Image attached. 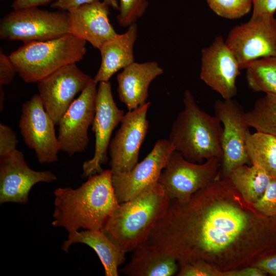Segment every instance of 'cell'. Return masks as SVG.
I'll return each mask as SVG.
<instances>
[{
  "label": "cell",
  "mask_w": 276,
  "mask_h": 276,
  "mask_svg": "<svg viewBox=\"0 0 276 276\" xmlns=\"http://www.w3.org/2000/svg\"><path fill=\"white\" fill-rule=\"evenodd\" d=\"M125 114L113 98L109 81L99 82L96 100V111L92 123L95 135L93 157L82 166V176L89 177L102 172L101 166L108 159L107 153L112 133L121 123Z\"/></svg>",
  "instance_id": "14"
},
{
  "label": "cell",
  "mask_w": 276,
  "mask_h": 276,
  "mask_svg": "<svg viewBox=\"0 0 276 276\" xmlns=\"http://www.w3.org/2000/svg\"><path fill=\"white\" fill-rule=\"evenodd\" d=\"M252 266L262 269L267 274L276 276V252L264 257Z\"/></svg>",
  "instance_id": "35"
},
{
  "label": "cell",
  "mask_w": 276,
  "mask_h": 276,
  "mask_svg": "<svg viewBox=\"0 0 276 276\" xmlns=\"http://www.w3.org/2000/svg\"><path fill=\"white\" fill-rule=\"evenodd\" d=\"M170 200L157 182L135 197L120 203L102 230L126 252L132 251L148 240Z\"/></svg>",
  "instance_id": "3"
},
{
  "label": "cell",
  "mask_w": 276,
  "mask_h": 276,
  "mask_svg": "<svg viewBox=\"0 0 276 276\" xmlns=\"http://www.w3.org/2000/svg\"><path fill=\"white\" fill-rule=\"evenodd\" d=\"M119 8L117 21L120 26L129 27L136 24L148 7V0H118Z\"/></svg>",
  "instance_id": "28"
},
{
  "label": "cell",
  "mask_w": 276,
  "mask_h": 276,
  "mask_svg": "<svg viewBox=\"0 0 276 276\" xmlns=\"http://www.w3.org/2000/svg\"><path fill=\"white\" fill-rule=\"evenodd\" d=\"M263 215L276 217V178H272L263 195L254 204Z\"/></svg>",
  "instance_id": "30"
},
{
  "label": "cell",
  "mask_w": 276,
  "mask_h": 276,
  "mask_svg": "<svg viewBox=\"0 0 276 276\" xmlns=\"http://www.w3.org/2000/svg\"><path fill=\"white\" fill-rule=\"evenodd\" d=\"M245 117L249 127L276 136V95L265 94L257 100Z\"/></svg>",
  "instance_id": "26"
},
{
  "label": "cell",
  "mask_w": 276,
  "mask_h": 276,
  "mask_svg": "<svg viewBox=\"0 0 276 276\" xmlns=\"http://www.w3.org/2000/svg\"><path fill=\"white\" fill-rule=\"evenodd\" d=\"M246 151L251 165L263 169L276 178V136L258 132L250 133L246 140Z\"/></svg>",
  "instance_id": "24"
},
{
  "label": "cell",
  "mask_w": 276,
  "mask_h": 276,
  "mask_svg": "<svg viewBox=\"0 0 276 276\" xmlns=\"http://www.w3.org/2000/svg\"><path fill=\"white\" fill-rule=\"evenodd\" d=\"M71 33L66 11H49L32 7L13 10L0 21V39L24 43L45 41Z\"/></svg>",
  "instance_id": "6"
},
{
  "label": "cell",
  "mask_w": 276,
  "mask_h": 276,
  "mask_svg": "<svg viewBox=\"0 0 276 276\" xmlns=\"http://www.w3.org/2000/svg\"><path fill=\"white\" fill-rule=\"evenodd\" d=\"M57 179L49 171H37L28 165L22 152L16 149L0 158V203L26 204L32 187L39 182L51 183Z\"/></svg>",
  "instance_id": "17"
},
{
  "label": "cell",
  "mask_w": 276,
  "mask_h": 276,
  "mask_svg": "<svg viewBox=\"0 0 276 276\" xmlns=\"http://www.w3.org/2000/svg\"><path fill=\"white\" fill-rule=\"evenodd\" d=\"M86 41L72 33L45 41L24 44L9 56L17 73L26 83H37L61 67L82 60Z\"/></svg>",
  "instance_id": "5"
},
{
  "label": "cell",
  "mask_w": 276,
  "mask_h": 276,
  "mask_svg": "<svg viewBox=\"0 0 276 276\" xmlns=\"http://www.w3.org/2000/svg\"><path fill=\"white\" fill-rule=\"evenodd\" d=\"M18 141L9 126L0 124V158L6 156L16 149Z\"/></svg>",
  "instance_id": "31"
},
{
  "label": "cell",
  "mask_w": 276,
  "mask_h": 276,
  "mask_svg": "<svg viewBox=\"0 0 276 276\" xmlns=\"http://www.w3.org/2000/svg\"><path fill=\"white\" fill-rule=\"evenodd\" d=\"M228 177L247 202L254 204L264 194L273 178L259 166L244 165L233 170Z\"/></svg>",
  "instance_id": "23"
},
{
  "label": "cell",
  "mask_w": 276,
  "mask_h": 276,
  "mask_svg": "<svg viewBox=\"0 0 276 276\" xmlns=\"http://www.w3.org/2000/svg\"><path fill=\"white\" fill-rule=\"evenodd\" d=\"M17 73V70L9 56L5 54L0 49V85L10 84Z\"/></svg>",
  "instance_id": "32"
},
{
  "label": "cell",
  "mask_w": 276,
  "mask_h": 276,
  "mask_svg": "<svg viewBox=\"0 0 276 276\" xmlns=\"http://www.w3.org/2000/svg\"><path fill=\"white\" fill-rule=\"evenodd\" d=\"M97 0H56L51 5V7L58 10L67 11L70 9L77 7L83 4L90 3ZM109 7L119 10L118 0H102Z\"/></svg>",
  "instance_id": "33"
},
{
  "label": "cell",
  "mask_w": 276,
  "mask_h": 276,
  "mask_svg": "<svg viewBox=\"0 0 276 276\" xmlns=\"http://www.w3.org/2000/svg\"><path fill=\"white\" fill-rule=\"evenodd\" d=\"M137 26L134 24L124 33L118 34L99 50L101 62L94 78L97 83L109 81L117 72L134 62L133 48L137 37Z\"/></svg>",
  "instance_id": "20"
},
{
  "label": "cell",
  "mask_w": 276,
  "mask_h": 276,
  "mask_svg": "<svg viewBox=\"0 0 276 276\" xmlns=\"http://www.w3.org/2000/svg\"><path fill=\"white\" fill-rule=\"evenodd\" d=\"M97 83L93 78L70 105L58 125L60 151L70 156L84 151L89 143L88 130L95 114Z\"/></svg>",
  "instance_id": "11"
},
{
  "label": "cell",
  "mask_w": 276,
  "mask_h": 276,
  "mask_svg": "<svg viewBox=\"0 0 276 276\" xmlns=\"http://www.w3.org/2000/svg\"><path fill=\"white\" fill-rule=\"evenodd\" d=\"M132 251L130 261L122 272L129 276H172L177 273L178 262L143 243Z\"/></svg>",
  "instance_id": "22"
},
{
  "label": "cell",
  "mask_w": 276,
  "mask_h": 276,
  "mask_svg": "<svg viewBox=\"0 0 276 276\" xmlns=\"http://www.w3.org/2000/svg\"><path fill=\"white\" fill-rule=\"evenodd\" d=\"M144 244L177 262L202 260L229 271L276 252V217L259 212L219 172L187 201L171 199Z\"/></svg>",
  "instance_id": "1"
},
{
  "label": "cell",
  "mask_w": 276,
  "mask_h": 276,
  "mask_svg": "<svg viewBox=\"0 0 276 276\" xmlns=\"http://www.w3.org/2000/svg\"><path fill=\"white\" fill-rule=\"evenodd\" d=\"M19 128L26 145L33 149L40 164H51L58 160L60 151L56 136V125L45 111L38 94L22 105Z\"/></svg>",
  "instance_id": "10"
},
{
  "label": "cell",
  "mask_w": 276,
  "mask_h": 276,
  "mask_svg": "<svg viewBox=\"0 0 276 276\" xmlns=\"http://www.w3.org/2000/svg\"><path fill=\"white\" fill-rule=\"evenodd\" d=\"M110 169L89 176L79 187L58 188L54 194L52 225L68 232L102 229L118 207Z\"/></svg>",
  "instance_id": "2"
},
{
  "label": "cell",
  "mask_w": 276,
  "mask_h": 276,
  "mask_svg": "<svg viewBox=\"0 0 276 276\" xmlns=\"http://www.w3.org/2000/svg\"><path fill=\"white\" fill-rule=\"evenodd\" d=\"M241 70L257 59L276 56V18L274 16H251L234 27L225 39Z\"/></svg>",
  "instance_id": "8"
},
{
  "label": "cell",
  "mask_w": 276,
  "mask_h": 276,
  "mask_svg": "<svg viewBox=\"0 0 276 276\" xmlns=\"http://www.w3.org/2000/svg\"><path fill=\"white\" fill-rule=\"evenodd\" d=\"M210 8L218 16L229 19H238L247 14L252 7L251 0H206Z\"/></svg>",
  "instance_id": "27"
},
{
  "label": "cell",
  "mask_w": 276,
  "mask_h": 276,
  "mask_svg": "<svg viewBox=\"0 0 276 276\" xmlns=\"http://www.w3.org/2000/svg\"><path fill=\"white\" fill-rule=\"evenodd\" d=\"M253 10L251 16H274L276 12V0H251Z\"/></svg>",
  "instance_id": "34"
},
{
  "label": "cell",
  "mask_w": 276,
  "mask_h": 276,
  "mask_svg": "<svg viewBox=\"0 0 276 276\" xmlns=\"http://www.w3.org/2000/svg\"><path fill=\"white\" fill-rule=\"evenodd\" d=\"M109 7L104 1L97 0L66 11L71 33L99 50L118 34L109 21Z\"/></svg>",
  "instance_id": "18"
},
{
  "label": "cell",
  "mask_w": 276,
  "mask_h": 276,
  "mask_svg": "<svg viewBox=\"0 0 276 276\" xmlns=\"http://www.w3.org/2000/svg\"><path fill=\"white\" fill-rule=\"evenodd\" d=\"M175 150L169 140L160 139L150 152L129 171L112 175V186L119 202L129 200L158 182L160 175Z\"/></svg>",
  "instance_id": "15"
},
{
  "label": "cell",
  "mask_w": 276,
  "mask_h": 276,
  "mask_svg": "<svg viewBox=\"0 0 276 276\" xmlns=\"http://www.w3.org/2000/svg\"><path fill=\"white\" fill-rule=\"evenodd\" d=\"M163 73L158 63L152 61L134 62L117 75L119 98L128 111L134 110L147 102L151 82Z\"/></svg>",
  "instance_id": "19"
},
{
  "label": "cell",
  "mask_w": 276,
  "mask_h": 276,
  "mask_svg": "<svg viewBox=\"0 0 276 276\" xmlns=\"http://www.w3.org/2000/svg\"><path fill=\"white\" fill-rule=\"evenodd\" d=\"M221 165V159L218 157L210 158L203 163L192 162L174 150L158 182L171 199L185 202L219 174Z\"/></svg>",
  "instance_id": "7"
},
{
  "label": "cell",
  "mask_w": 276,
  "mask_h": 276,
  "mask_svg": "<svg viewBox=\"0 0 276 276\" xmlns=\"http://www.w3.org/2000/svg\"><path fill=\"white\" fill-rule=\"evenodd\" d=\"M267 274L262 269L248 266L234 270L226 271V276H265Z\"/></svg>",
  "instance_id": "36"
},
{
  "label": "cell",
  "mask_w": 276,
  "mask_h": 276,
  "mask_svg": "<svg viewBox=\"0 0 276 276\" xmlns=\"http://www.w3.org/2000/svg\"><path fill=\"white\" fill-rule=\"evenodd\" d=\"M150 102L128 111L110 141L108 152L112 174L130 171L138 163L141 146L149 128L147 119Z\"/></svg>",
  "instance_id": "12"
},
{
  "label": "cell",
  "mask_w": 276,
  "mask_h": 276,
  "mask_svg": "<svg viewBox=\"0 0 276 276\" xmlns=\"http://www.w3.org/2000/svg\"><path fill=\"white\" fill-rule=\"evenodd\" d=\"M183 109L171 128L169 140L175 151L189 161L201 163L203 159L222 160V124L198 106L190 90L183 94Z\"/></svg>",
  "instance_id": "4"
},
{
  "label": "cell",
  "mask_w": 276,
  "mask_h": 276,
  "mask_svg": "<svg viewBox=\"0 0 276 276\" xmlns=\"http://www.w3.org/2000/svg\"><path fill=\"white\" fill-rule=\"evenodd\" d=\"M3 86L0 85V109L2 111L4 106V91L3 90Z\"/></svg>",
  "instance_id": "38"
},
{
  "label": "cell",
  "mask_w": 276,
  "mask_h": 276,
  "mask_svg": "<svg viewBox=\"0 0 276 276\" xmlns=\"http://www.w3.org/2000/svg\"><path fill=\"white\" fill-rule=\"evenodd\" d=\"M215 116L221 122L223 152L220 174L227 177L236 168L251 164L246 151V140L250 133L242 106L232 99L217 100Z\"/></svg>",
  "instance_id": "9"
},
{
  "label": "cell",
  "mask_w": 276,
  "mask_h": 276,
  "mask_svg": "<svg viewBox=\"0 0 276 276\" xmlns=\"http://www.w3.org/2000/svg\"><path fill=\"white\" fill-rule=\"evenodd\" d=\"M78 243L94 249L104 267L106 276L119 275L118 268L125 261L127 252L102 229L68 232L67 239L63 242L62 249L67 252L72 244Z\"/></svg>",
  "instance_id": "21"
},
{
  "label": "cell",
  "mask_w": 276,
  "mask_h": 276,
  "mask_svg": "<svg viewBox=\"0 0 276 276\" xmlns=\"http://www.w3.org/2000/svg\"><path fill=\"white\" fill-rule=\"evenodd\" d=\"M239 63L221 35L201 50L200 79L223 99L237 94L236 80L240 74Z\"/></svg>",
  "instance_id": "16"
},
{
  "label": "cell",
  "mask_w": 276,
  "mask_h": 276,
  "mask_svg": "<svg viewBox=\"0 0 276 276\" xmlns=\"http://www.w3.org/2000/svg\"><path fill=\"white\" fill-rule=\"evenodd\" d=\"M53 0H14L11 5L13 10L38 7L48 4Z\"/></svg>",
  "instance_id": "37"
},
{
  "label": "cell",
  "mask_w": 276,
  "mask_h": 276,
  "mask_svg": "<svg viewBox=\"0 0 276 276\" xmlns=\"http://www.w3.org/2000/svg\"><path fill=\"white\" fill-rule=\"evenodd\" d=\"M178 263L179 266L178 276H226V272L222 271L202 260Z\"/></svg>",
  "instance_id": "29"
},
{
  "label": "cell",
  "mask_w": 276,
  "mask_h": 276,
  "mask_svg": "<svg viewBox=\"0 0 276 276\" xmlns=\"http://www.w3.org/2000/svg\"><path fill=\"white\" fill-rule=\"evenodd\" d=\"M93 78L73 63L65 65L38 81L37 88L43 106L56 125Z\"/></svg>",
  "instance_id": "13"
},
{
  "label": "cell",
  "mask_w": 276,
  "mask_h": 276,
  "mask_svg": "<svg viewBox=\"0 0 276 276\" xmlns=\"http://www.w3.org/2000/svg\"><path fill=\"white\" fill-rule=\"evenodd\" d=\"M245 69L246 79L250 89L276 95V56L254 60Z\"/></svg>",
  "instance_id": "25"
}]
</instances>
